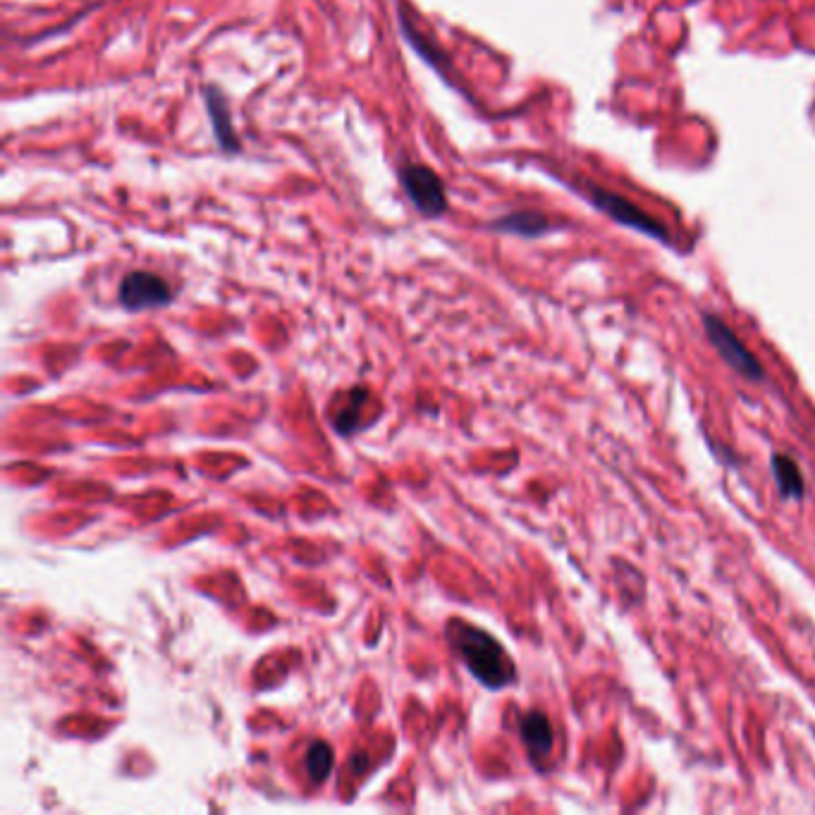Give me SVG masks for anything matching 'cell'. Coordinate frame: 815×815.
<instances>
[{
    "label": "cell",
    "instance_id": "obj_1",
    "mask_svg": "<svg viewBox=\"0 0 815 815\" xmlns=\"http://www.w3.org/2000/svg\"><path fill=\"white\" fill-rule=\"evenodd\" d=\"M448 638L452 648L460 653L466 670H469L480 684L488 689H505L517 679V667L498 638L478 626L452 620L448 626Z\"/></svg>",
    "mask_w": 815,
    "mask_h": 815
},
{
    "label": "cell",
    "instance_id": "obj_2",
    "mask_svg": "<svg viewBox=\"0 0 815 815\" xmlns=\"http://www.w3.org/2000/svg\"><path fill=\"white\" fill-rule=\"evenodd\" d=\"M399 182H403L409 202L426 218H438L448 211V192L445 182L435 176V170L421 163H409L399 170Z\"/></svg>",
    "mask_w": 815,
    "mask_h": 815
},
{
    "label": "cell",
    "instance_id": "obj_3",
    "mask_svg": "<svg viewBox=\"0 0 815 815\" xmlns=\"http://www.w3.org/2000/svg\"><path fill=\"white\" fill-rule=\"evenodd\" d=\"M703 326H705L708 338H711L713 347L720 352V356L725 359V364L729 369L742 373V376L748 381H760L766 376V371L758 364V359L746 350V344L725 326L723 318L708 314L703 318Z\"/></svg>",
    "mask_w": 815,
    "mask_h": 815
},
{
    "label": "cell",
    "instance_id": "obj_4",
    "mask_svg": "<svg viewBox=\"0 0 815 815\" xmlns=\"http://www.w3.org/2000/svg\"><path fill=\"white\" fill-rule=\"evenodd\" d=\"M117 299L127 312H146V309H158V306L170 304L172 292L160 275L149 273V271H135L123 278Z\"/></svg>",
    "mask_w": 815,
    "mask_h": 815
},
{
    "label": "cell",
    "instance_id": "obj_5",
    "mask_svg": "<svg viewBox=\"0 0 815 815\" xmlns=\"http://www.w3.org/2000/svg\"><path fill=\"white\" fill-rule=\"evenodd\" d=\"M591 199L593 204L598 208H603L610 218H614L618 223L632 227V230H638L644 233L648 237H656V239H663V242H667V233L665 227L658 223L648 218L644 211H638L634 204L626 202L624 196L620 194H612V192H603V190H591Z\"/></svg>",
    "mask_w": 815,
    "mask_h": 815
},
{
    "label": "cell",
    "instance_id": "obj_6",
    "mask_svg": "<svg viewBox=\"0 0 815 815\" xmlns=\"http://www.w3.org/2000/svg\"><path fill=\"white\" fill-rule=\"evenodd\" d=\"M519 734H521V742H524L527 746L531 763L536 768H543L545 760L553 754V742H555L551 720H547V715H543L541 711H531L521 717Z\"/></svg>",
    "mask_w": 815,
    "mask_h": 815
},
{
    "label": "cell",
    "instance_id": "obj_7",
    "mask_svg": "<svg viewBox=\"0 0 815 815\" xmlns=\"http://www.w3.org/2000/svg\"><path fill=\"white\" fill-rule=\"evenodd\" d=\"M204 93H206V109H208V115H211V125H213V132H216V139L220 144V149L227 151V154H237L239 149H242V146H239L237 132L233 127L230 105H227L225 93L213 84L204 87Z\"/></svg>",
    "mask_w": 815,
    "mask_h": 815
},
{
    "label": "cell",
    "instance_id": "obj_8",
    "mask_svg": "<svg viewBox=\"0 0 815 815\" xmlns=\"http://www.w3.org/2000/svg\"><path fill=\"white\" fill-rule=\"evenodd\" d=\"M770 466H772L774 480H778V488L782 493V498H790V500L804 498L806 480H804V476H801L799 464L792 457H786V454H772Z\"/></svg>",
    "mask_w": 815,
    "mask_h": 815
},
{
    "label": "cell",
    "instance_id": "obj_9",
    "mask_svg": "<svg viewBox=\"0 0 815 815\" xmlns=\"http://www.w3.org/2000/svg\"><path fill=\"white\" fill-rule=\"evenodd\" d=\"M493 227L500 233H510L519 237H539L551 230V220L536 211H519V213H507L505 218L493 223Z\"/></svg>",
    "mask_w": 815,
    "mask_h": 815
},
{
    "label": "cell",
    "instance_id": "obj_10",
    "mask_svg": "<svg viewBox=\"0 0 815 815\" xmlns=\"http://www.w3.org/2000/svg\"><path fill=\"white\" fill-rule=\"evenodd\" d=\"M332 770V748L324 742H314L306 751V772L314 784L324 782Z\"/></svg>",
    "mask_w": 815,
    "mask_h": 815
},
{
    "label": "cell",
    "instance_id": "obj_11",
    "mask_svg": "<svg viewBox=\"0 0 815 815\" xmlns=\"http://www.w3.org/2000/svg\"><path fill=\"white\" fill-rule=\"evenodd\" d=\"M403 30H405V36L409 38V44H411L414 48H417L419 56H423L426 63H431L438 72H443V75H445L448 63L443 60V53H440V50H431V48H429V42H426V38H423L417 30H414V26L409 24V20H403Z\"/></svg>",
    "mask_w": 815,
    "mask_h": 815
}]
</instances>
